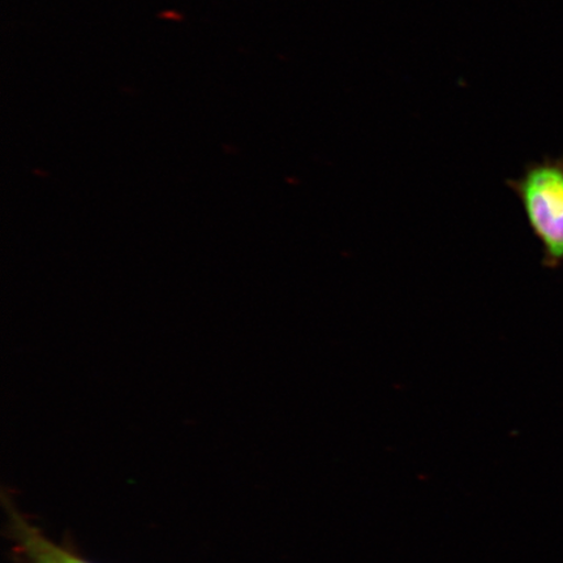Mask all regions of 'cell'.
<instances>
[{"mask_svg": "<svg viewBox=\"0 0 563 563\" xmlns=\"http://www.w3.org/2000/svg\"><path fill=\"white\" fill-rule=\"evenodd\" d=\"M10 516L12 537L31 563H90L54 544L15 510H12Z\"/></svg>", "mask_w": 563, "mask_h": 563, "instance_id": "cell-2", "label": "cell"}, {"mask_svg": "<svg viewBox=\"0 0 563 563\" xmlns=\"http://www.w3.org/2000/svg\"><path fill=\"white\" fill-rule=\"evenodd\" d=\"M509 187L543 249V264H563V158L534 162Z\"/></svg>", "mask_w": 563, "mask_h": 563, "instance_id": "cell-1", "label": "cell"}]
</instances>
